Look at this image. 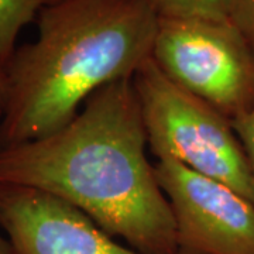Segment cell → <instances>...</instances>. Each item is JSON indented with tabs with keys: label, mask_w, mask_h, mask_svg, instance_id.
Masks as SVG:
<instances>
[{
	"label": "cell",
	"mask_w": 254,
	"mask_h": 254,
	"mask_svg": "<svg viewBox=\"0 0 254 254\" xmlns=\"http://www.w3.org/2000/svg\"><path fill=\"white\" fill-rule=\"evenodd\" d=\"M147 148L133 78H125L95 92L60 130L0 147V184L51 193L140 253L177 254L173 212Z\"/></svg>",
	"instance_id": "1"
},
{
	"label": "cell",
	"mask_w": 254,
	"mask_h": 254,
	"mask_svg": "<svg viewBox=\"0 0 254 254\" xmlns=\"http://www.w3.org/2000/svg\"><path fill=\"white\" fill-rule=\"evenodd\" d=\"M175 223L177 254H254V203L174 161L154 164Z\"/></svg>",
	"instance_id": "5"
},
{
	"label": "cell",
	"mask_w": 254,
	"mask_h": 254,
	"mask_svg": "<svg viewBox=\"0 0 254 254\" xmlns=\"http://www.w3.org/2000/svg\"><path fill=\"white\" fill-rule=\"evenodd\" d=\"M0 229L14 254H143L44 190L0 184Z\"/></svg>",
	"instance_id": "6"
},
{
	"label": "cell",
	"mask_w": 254,
	"mask_h": 254,
	"mask_svg": "<svg viewBox=\"0 0 254 254\" xmlns=\"http://www.w3.org/2000/svg\"><path fill=\"white\" fill-rule=\"evenodd\" d=\"M57 0H0V61L6 66L16 51V40L41 10Z\"/></svg>",
	"instance_id": "7"
},
{
	"label": "cell",
	"mask_w": 254,
	"mask_h": 254,
	"mask_svg": "<svg viewBox=\"0 0 254 254\" xmlns=\"http://www.w3.org/2000/svg\"><path fill=\"white\" fill-rule=\"evenodd\" d=\"M233 127L245 147L246 154L254 174V109L243 118L235 120Z\"/></svg>",
	"instance_id": "10"
},
{
	"label": "cell",
	"mask_w": 254,
	"mask_h": 254,
	"mask_svg": "<svg viewBox=\"0 0 254 254\" xmlns=\"http://www.w3.org/2000/svg\"><path fill=\"white\" fill-rule=\"evenodd\" d=\"M229 20L254 53V0H230Z\"/></svg>",
	"instance_id": "9"
},
{
	"label": "cell",
	"mask_w": 254,
	"mask_h": 254,
	"mask_svg": "<svg viewBox=\"0 0 254 254\" xmlns=\"http://www.w3.org/2000/svg\"><path fill=\"white\" fill-rule=\"evenodd\" d=\"M0 254H14L9 239L6 237V235H1V233H0Z\"/></svg>",
	"instance_id": "12"
},
{
	"label": "cell",
	"mask_w": 254,
	"mask_h": 254,
	"mask_svg": "<svg viewBox=\"0 0 254 254\" xmlns=\"http://www.w3.org/2000/svg\"><path fill=\"white\" fill-rule=\"evenodd\" d=\"M7 91H9V82H7V72L6 66L0 61V112L3 113V109L6 106L7 100Z\"/></svg>",
	"instance_id": "11"
},
{
	"label": "cell",
	"mask_w": 254,
	"mask_h": 254,
	"mask_svg": "<svg viewBox=\"0 0 254 254\" xmlns=\"http://www.w3.org/2000/svg\"><path fill=\"white\" fill-rule=\"evenodd\" d=\"M133 85L157 161L181 164L254 203V174L229 119L170 81L151 57L137 69Z\"/></svg>",
	"instance_id": "3"
},
{
	"label": "cell",
	"mask_w": 254,
	"mask_h": 254,
	"mask_svg": "<svg viewBox=\"0 0 254 254\" xmlns=\"http://www.w3.org/2000/svg\"><path fill=\"white\" fill-rule=\"evenodd\" d=\"M158 18L230 21V0H145Z\"/></svg>",
	"instance_id": "8"
},
{
	"label": "cell",
	"mask_w": 254,
	"mask_h": 254,
	"mask_svg": "<svg viewBox=\"0 0 254 254\" xmlns=\"http://www.w3.org/2000/svg\"><path fill=\"white\" fill-rule=\"evenodd\" d=\"M0 118H1V112H0Z\"/></svg>",
	"instance_id": "13"
},
{
	"label": "cell",
	"mask_w": 254,
	"mask_h": 254,
	"mask_svg": "<svg viewBox=\"0 0 254 254\" xmlns=\"http://www.w3.org/2000/svg\"><path fill=\"white\" fill-rule=\"evenodd\" d=\"M151 58L232 123L254 109V53L230 21L158 18Z\"/></svg>",
	"instance_id": "4"
},
{
	"label": "cell",
	"mask_w": 254,
	"mask_h": 254,
	"mask_svg": "<svg viewBox=\"0 0 254 254\" xmlns=\"http://www.w3.org/2000/svg\"><path fill=\"white\" fill-rule=\"evenodd\" d=\"M36 20L37 40L6 65L0 147L54 133L95 92L133 78L151 57L158 26L145 0H57Z\"/></svg>",
	"instance_id": "2"
}]
</instances>
